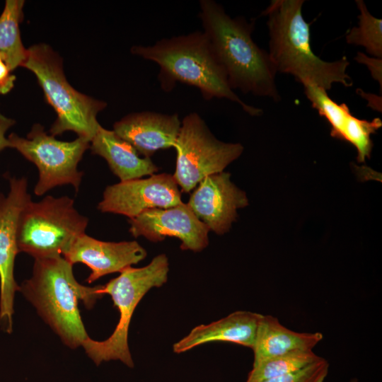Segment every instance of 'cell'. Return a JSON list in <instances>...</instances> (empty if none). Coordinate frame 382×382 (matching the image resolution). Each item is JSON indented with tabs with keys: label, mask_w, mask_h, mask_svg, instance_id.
I'll return each mask as SVG.
<instances>
[{
	"label": "cell",
	"mask_w": 382,
	"mask_h": 382,
	"mask_svg": "<svg viewBox=\"0 0 382 382\" xmlns=\"http://www.w3.org/2000/svg\"><path fill=\"white\" fill-rule=\"evenodd\" d=\"M199 8L198 16L203 32L231 89L278 101L277 72L268 52L260 48L252 37L254 22L249 23L243 17H230L222 6L213 0H201Z\"/></svg>",
	"instance_id": "obj_1"
},
{
	"label": "cell",
	"mask_w": 382,
	"mask_h": 382,
	"mask_svg": "<svg viewBox=\"0 0 382 382\" xmlns=\"http://www.w3.org/2000/svg\"><path fill=\"white\" fill-rule=\"evenodd\" d=\"M303 0H272L262 11L267 17L269 56L277 72L288 74L303 86L328 91L334 83L353 85L346 57L334 62L320 59L311 45V23L302 15Z\"/></svg>",
	"instance_id": "obj_2"
},
{
	"label": "cell",
	"mask_w": 382,
	"mask_h": 382,
	"mask_svg": "<svg viewBox=\"0 0 382 382\" xmlns=\"http://www.w3.org/2000/svg\"><path fill=\"white\" fill-rule=\"evenodd\" d=\"M131 51L158 64V79L166 92L180 82L198 88L205 100L226 98L251 116L262 114V109L244 103L231 89L204 32L163 38L153 45L134 46Z\"/></svg>",
	"instance_id": "obj_3"
},
{
	"label": "cell",
	"mask_w": 382,
	"mask_h": 382,
	"mask_svg": "<svg viewBox=\"0 0 382 382\" xmlns=\"http://www.w3.org/2000/svg\"><path fill=\"white\" fill-rule=\"evenodd\" d=\"M73 265L63 256L35 259L32 277L21 284L19 291L64 344L75 349L88 337L79 301L90 308L103 294L100 285L89 287L79 284Z\"/></svg>",
	"instance_id": "obj_4"
},
{
	"label": "cell",
	"mask_w": 382,
	"mask_h": 382,
	"mask_svg": "<svg viewBox=\"0 0 382 382\" xmlns=\"http://www.w3.org/2000/svg\"><path fill=\"white\" fill-rule=\"evenodd\" d=\"M168 272V258L165 254H160L146 266L127 267L118 277L100 286V292L111 296L120 313V318L108 339L97 341L88 337L81 345L88 357L97 366L104 361L120 360L128 367H134L128 345L132 317L144 295L151 289L160 287L167 282Z\"/></svg>",
	"instance_id": "obj_5"
},
{
	"label": "cell",
	"mask_w": 382,
	"mask_h": 382,
	"mask_svg": "<svg viewBox=\"0 0 382 382\" xmlns=\"http://www.w3.org/2000/svg\"><path fill=\"white\" fill-rule=\"evenodd\" d=\"M27 50L22 66L35 75L47 101L57 115L50 130L51 135L72 131L91 142L100 125L96 116L107 104L77 91L69 84L60 57L49 45L40 43Z\"/></svg>",
	"instance_id": "obj_6"
},
{
	"label": "cell",
	"mask_w": 382,
	"mask_h": 382,
	"mask_svg": "<svg viewBox=\"0 0 382 382\" xmlns=\"http://www.w3.org/2000/svg\"><path fill=\"white\" fill-rule=\"evenodd\" d=\"M88 219L74 207L68 196L47 195L30 199L19 217L17 243L19 253L34 259L63 256L74 241L85 233Z\"/></svg>",
	"instance_id": "obj_7"
},
{
	"label": "cell",
	"mask_w": 382,
	"mask_h": 382,
	"mask_svg": "<svg viewBox=\"0 0 382 382\" xmlns=\"http://www.w3.org/2000/svg\"><path fill=\"white\" fill-rule=\"evenodd\" d=\"M174 148L177 158L173 176L185 192L193 190L206 177L223 172L243 151L242 144L215 137L197 112L183 117Z\"/></svg>",
	"instance_id": "obj_8"
},
{
	"label": "cell",
	"mask_w": 382,
	"mask_h": 382,
	"mask_svg": "<svg viewBox=\"0 0 382 382\" xmlns=\"http://www.w3.org/2000/svg\"><path fill=\"white\" fill-rule=\"evenodd\" d=\"M7 138L10 148L16 149L37 168L35 195H43L51 189L64 185H71L78 192L83 175L78 170V165L90 147L89 140L77 137L71 141H60L47 134L40 124L33 126L26 138L15 133Z\"/></svg>",
	"instance_id": "obj_9"
},
{
	"label": "cell",
	"mask_w": 382,
	"mask_h": 382,
	"mask_svg": "<svg viewBox=\"0 0 382 382\" xmlns=\"http://www.w3.org/2000/svg\"><path fill=\"white\" fill-rule=\"evenodd\" d=\"M30 199L24 177L9 178L8 194L0 192V327L8 334L13 330L15 294L20 289L14 277L15 259L19 253L18 221Z\"/></svg>",
	"instance_id": "obj_10"
},
{
	"label": "cell",
	"mask_w": 382,
	"mask_h": 382,
	"mask_svg": "<svg viewBox=\"0 0 382 382\" xmlns=\"http://www.w3.org/2000/svg\"><path fill=\"white\" fill-rule=\"evenodd\" d=\"M182 202L173 175L164 173L107 186L98 209L132 219L147 209H166Z\"/></svg>",
	"instance_id": "obj_11"
},
{
	"label": "cell",
	"mask_w": 382,
	"mask_h": 382,
	"mask_svg": "<svg viewBox=\"0 0 382 382\" xmlns=\"http://www.w3.org/2000/svg\"><path fill=\"white\" fill-rule=\"evenodd\" d=\"M129 231L134 238L144 237L151 242H161L167 236L178 238L180 248L200 252L209 245L208 227L182 202L166 209H151L129 219Z\"/></svg>",
	"instance_id": "obj_12"
},
{
	"label": "cell",
	"mask_w": 382,
	"mask_h": 382,
	"mask_svg": "<svg viewBox=\"0 0 382 382\" xmlns=\"http://www.w3.org/2000/svg\"><path fill=\"white\" fill-rule=\"evenodd\" d=\"M187 204L209 231L222 235L236 221L237 210L248 205V199L231 182V174L223 171L204 178Z\"/></svg>",
	"instance_id": "obj_13"
},
{
	"label": "cell",
	"mask_w": 382,
	"mask_h": 382,
	"mask_svg": "<svg viewBox=\"0 0 382 382\" xmlns=\"http://www.w3.org/2000/svg\"><path fill=\"white\" fill-rule=\"evenodd\" d=\"M303 88L312 108L330 124V135L353 145L359 163L369 158L373 148L371 135L382 127L381 120L379 117L371 120L359 119L352 114L346 103H337L324 89L314 85H306Z\"/></svg>",
	"instance_id": "obj_14"
},
{
	"label": "cell",
	"mask_w": 382,
	"mask_h": 382,
	"mask_svg": "<svg viewBox=\"0 0 382 382\" xmlns=\"http://www.w3.org/2000/svg\"><path fill=\"white\" fill-rule=\"evenodd\" d=\"M146 255V250L135 241H103L85 233L74 241L63 257L72 265L80 262L88 267L91 272L86 281L91 284L139 263Z\"/></svg>",
	"instance_id": "obj_15"
},
{
	"label": "cell",
	"mask_w": 382,
	"mask_h": 382,
	"mask_svg": "<svg viewBox=\"0 0 382 382\" xmlns=\"http://www.w3.org/2000/svg\"><path fill=\"white\" fill-rule=\"evenodd\" d=\"M180 127L178 114L142 111L125 116L112 130L139 154L151 158L158 150L174 147Z\"/></svg>",
	"instance_id": "obj_16"
},
{
	"label": "cell",
	"mask_w": 382,
	"mask_h": 382,
	"mask_svg": "<svg viewBox=\"0 0 382 382\" xmlns=\"http://www.w3.org/2000/svg\"><path fill=\"white\" fill-rule=\"evenodd\" d=\"M262 316L258 313L237 311L209 324L198 325L173 345V352L180 354L212 342H232L252 349Z\"/></svg>",
	"instance_id": "obj_17"
},
{
	"label": "cell",
	"mask_w": 382,
	"mask_h": 382,
	"mask_svg": "<svg viewBox=\"0 0 382 382\" xmlns=\"http://www.w3.org/2000/svg\"><path fill=\"white\" fill-rule=\"evenodd\" d=\"M91 152L103 157L120 181L141 178L158 170L151 158L141 157L136 149L113 130L99 126L90 142Z\"/></svg>",
	"instance_id": "obj_18"
},
{
	"label": "cell",
	"mask_w": 382,
	"mask_h": 382,
	"mask_svg": "<svg viewBox=\"0 0 382 382\" xmlns=\"http://www.w3.org/2000/svg\"><path fill=\"white\" fill-rule=\"evenodd\" d=\"M323 339L320 332H295L281 324L277 318L262 315L252 348L253 364L296 351L313 350Z\"/></svg>",
	"instance_id": "obj_19"
},
{
	"label": "cell",
	"mask_w": 382,
	"mask_h": 382,
	"mask_svg": "<svg viewBox=\"0 0 382 382\" xmlns=\"http://www.w3.org/2000/svg\"><path fill=\"white\" fill-rule=\"evenodd\" d=\"M24 3L23 0L6 1L0 16V57L11 71L22 66L27 57L19 30Z\"/></svg>",
	"instance_id": "obj_20"
},
{
	"label": "cell",
	"mask_w": 382,
	"mask_h": 382,
	"mask_svg": "<svg viewBox=\"0 0 382 382\" xmlns=\"http://www.w3.org/2000/svg\"><path fill=\"white\" fill-rule=\"evenodd\" d=\"M313 350L296 351L253 364L245 382H262L298 371L318 360Z\"/></svg>",
	"instance_id": "obj_21"
},
{
	"label": "cell",
	"mask_w": 382,
	"mask_h": 382,
	"mask_svg": "<svg viewBox=\"0 0 382 382\" xmlns=\"http://www.w3.org/2000/svg\"><path fill=\"white\" fill-rule=\"evenodd\" d=\"M359 11L357 27L345 35L348 44L363 46L372 57L382 59V20L372 16L362 0H357Z\"/></svg>",
	"instance_id": "obj_22"
},
{
	"label": "cell",
	"mask_w": 382,
	"mask_h": 382,
	"mask_svg": "<svg viewBox=\"0 0 382 382\" xmlns=\"http://www.w3.org/2000/svg\"><path fill=\"white\" fill-rule=\"evenodd\" d=\"M329 370L328 361L323 357L303 369L262 382H323Z\"/></svg>",
	"instance_id": "obj_23"
},
{
	"label": "cell",
	"mask_w": 382,
	"mask_h": 382,
	"mask_svg": "<svg viewBox=\"0 0 382 382\" xmlns=\"http://www.w3.org/2000/svg\"><path fill=\"white\" fill-rule=\"evenodd\" d=\"M355 61L366 65L370 71L371 76L380 84L382 88V59L369 57L363 52H359L354 58Z\"/></svg>",
	"instance_id": "obj_24"
},
{
	"label": "cell",
	"mask_w": 382,
	"mask_h": 382,
	"mask_svg": "<svg viewBox=\"0 0 382 382\" xmlns=\"http://www.w3.org/2000/svg\"><path fill=\"white\" fill-rule=\"evenodd\" d=\"M11 72L5 62L0 58V94L8 93L14 86L16 76Z\"/></svg>",
	"instance_id": "obj_25"
},
{
	"label": "cell",
	"mask_w": 382,
	"mask_h": 382,
	"mask_svg": "<svg viewBox=\"0 0 382 382\" xmlns=\"http://www.w3.org/2000/svg\"><path fill=\"white\" fill-rule=\"evenodd\" d=\"M15 122V120L0 113V151L6 148H10V144L6 137V133Z\"/></svg>",
	"instance_id": "obj_26"
},
{
	"label": "cell",
	"mask_w": 382,
	"mask_h": 382,
	"mask_svg": "<svg viewBox=\"0 0 382 382\" xmlns=\"http://www.w3.org/2000/svg\"><path fill=\"white\" fill-rule=\"evenodd\" d=\"M349 382H358V380L357 378H352Z\"/></svg>",
	"instance_id": "obj_27"
},
{
	"label": "cell",
	"mask_w": 382,
	"mask_h": 382,
	"mask_svg": "<svg viewBox=\"0 0 382 382\" xmlns=\"http://www.w3.org/2000/svg\"><path fill=\"white\" fill-rule=\"evenodd\" d=\"M0 58H1V57H0Z\"/></svg>",
	"instance_id": "obj_28"
}]
</instances>
